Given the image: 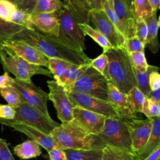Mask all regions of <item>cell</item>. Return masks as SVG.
<instances>
[{
	"label": "cell",
	"instance_id": "cell-1",
	"mask_svg": "<svg viewBox=\"0 0 160 160\" xmlns=\"http://www.w3.org/2000/svg\"><path fill=\"white\" fill-rule=\"evenodd\" d=\"M9 39L26 42L39 50L48 58H59L78 66L89 64L91 60L84 52L75 51L62 43L57 37L37 29L23 27Z\"/></svg>",
	"mask_w": 160,
	"mask_h": 160
},
{
	"label": "cell",
	"instance_id": "cell-2",
	"mask_svg": "<svg viewBox=\"0 0 160 160\" xmlns=\"http://www.w3.org/2000/svg\"><path fill=\"white\" fill-rule=\"evenodd\" d=\"M103 52L108 58L104 76L108 82L126 94L137 86L134 67L128 52L122 48H108L103 50Z\"/></svg>",
	"mask_w": 160,
	"mask_h": 160
},
{
	"label": "cell",
	"instance_id": "cell-3",
	"mask_svg": "<svg viewBox=\"0 0 160 160\" xmlns=\"http://www.w3.org/2000/svg\"><path fill=\"white\" fill-rule=\"evenodd\" d=\"M49 135L62 149H102L106 146L98 135L88 133L74 120L62 122Z\"/></svg>",
	"mask_w": 160,
	"mask_h": 160
},
{
	"label": "cell",
	"instance_id": "cell-4",
	"mask_svg": "<svg viewBox=\"0 0 160 160\" xmlns=\"http://www.w3.org/2000/svg\"><path fill=\"white\" fill-rule=\"evenodd\" d=\"M57 13L59 21V32L57 38L70 48L84 52L86 34L79 26L80 22H85L83 19L66 2Z\"/></svg>",
	"mask_w": 160,
	"mask_h": 160
},
{
	"label": "cell",
	"instance_id": "cell-5",
	"mask_svg": "<svg viewBox=\"0 0 160 160\" xmlns=\"http://www.w3.org/2000/svg\"><path fill=\"white\" fill-rule=\"evenodd\" d=\"M0 61L5 72L12 73L16 79L22 81L30 82L31 78L36 74L52 77L48 69L30 63L5 48L0 51Z\"/></svg>",
	"mask_w": 160,
	"mask_h": 160
},
{
	"label": "cell",
	"instance_id": "cell-6",
	"mask_svg": "<svg viewBox=\"0 0 160 160\" xmlns=\"http://www.w3.org/2000/svg\"><path fill=\"white\" fill-rule=\"evenodd\" d=\"M15 110L16 114L13 119H0V123L6 126L14 122L23 123L35 128L48 135L60 124L52 118H47L39 110L24 102H22L17 108H15Z\"/></svg>",
	"mask_w": 160,
	"mask_h": 160
},
{
	"label": "cell",
	"instance_id": "cell-7",
	"mask_svg": "<svg viewBox=\"0 0 160 160\" xmlns=\"http://www.w3.org/2000/svg\"><path fill=\"white\" fill-rule=\"evenodd\" d=\"M108 81L105 76L89 65L68 92H78L107 101Z\"/></svg>",
	"mask_w": 160,
	"mask_h": 160
},
{
	"label": "cell",
	"instance_id": "cell-8",
	"mask_svg": "<svg viewBox=\"0 0 160 160\" xmlns=\"http://www.w3.org/2000/svg\"><path fill=\"white\" fill-rule=\"evenodd\" d=\"M98 136L106 146L134 153L132 149L129 132L123 118H106L104 128Z\"/></svg>",
	"mask_w": 160,
	"mask_h": 160
},
{
	"label": "cell",
	"instance_id": "cell-9",
	"mask_svg": "<svg viewBox=\"0 0 160 160\" xmlns=\"http://www.w3.org/2000/svg\"><path fill=\"white\" fill-rule=\"evenodd\" d=\"M12 87L18 91L22 102L35 108L47 118H51L47 107V102L49 100L47 92L35 86L32 81L25 82L14 78Z\"/></svg>",
	"mask_w": 160,
	"mask_h": 160
},
{
	"label": "cell",
	"instance_id": "cell-10",
	"mask_svg": "<svg viewBox=\"0 0 160 160\" xmlns=\"http://www.w3.org/2000/svg\"><path fill=\"white\" fill-rule=\"evenodd\" d=\"M49 88V100L51 101L56 110L58 119L61 122L73 120V104L71 102L67 91L54 80L47 81Z\"/></svg>",
	"mask_w": 160,
	"mask_h": 160
},
{
	"label": "cell",
	"instance_id": "cell-11",
	"mask_svg": "<svg viewBox=\"0 0 160 160\" xmlns=\"http://www.w3.org/2000/svg\"><path fill=\"white\" fill-rule=\"evenodd\" d=\"M68 97L74 106L101 114L106 118H122L108 102L78 92H68Z\"/></svg>",
	"mask_w": 160,
	"mask_h": 160
},
{
	"label": "cell",
	"instance_id": "cell-12",
	"mask_svg": "<svg viewBox=\"0 0 160 160\" xmlns=\"http://www.w3.org/2000/svg\"><path fill=\"white\" fill-rule=\"evenodd\" d=\"M89 20L109 41L113 48H123L124 37L109 20L103 10L91 9L89 11Z\"/></svg>",
	"mask_w": 160,
	"mask_h": 160
},
{
	"label": "cell",
	"instance_id": "cell-13",
	"mask_svg": "<svg viewBox=\"0 0 160 160\" xmlns=\"http://www.w3.org/2000/svg\"><path fill=\"white\" fill-rule=\"evenodd\" d=\"M124 121L129 132L132 149L135 154L144 145L150 136L152 126V119H124Z\"/></svg>",
	"mask_w": 160,
	"mask_h": 160
},
{
	"label": "cell",
	"instance_id": "cell-14",
	"mask_svg": "<svg viewBox=\"0 0 160 160\" xmlns=\"http://www.w3.org/2000/svg\"><path fill=\"white\" fill-rule=\"evenodd\" d=\"M2 45L7 51L18 55L30 63L48 68V58L28 44L9 39L3 42Z\"/></svg>",
	"mask_w": 160,
	"mask_h": 160
},
{
	"label": "cell",
	"instance_id": "cell-15",
	"mask_svg": "<svg viewBox=\"0 0 160 160\" xmlns=\"http://www.w3.org/2000/svg\"><path fill=\"white\" fill-rule=\"evenodd\" d=\"M73 120L89 134L98 135L104 126L106 117L80 107L74 106Z\"/></svg>",
	"mask_w": 160,
	"mask_h": 160
},
{
	"label": "cell",
	"instance_id": "cell-16",
	"mask_svg": "<svg viewBox=\"0 0 160 160\" xmlns=\"http://www.w3.org/2000/svg\"><path fill=\"white\" fill-rule=\"evenodd\" d=\"M57 12L32 13L30 14V21L37 30L58 37L59 32V21Z\"/></svg>",
	"mask_w": 160,
	"mask_h": 160
},
{
	"label": "cell",
	"instance_id": "cell-17",
	"mask_svg": "<svg viewBox=\"0 0 160 160\" xmlns=\"http://www.w3.org/2000/svg\"><path fill=\"white\" fill-rule=\"evenodd\" d=\"M8 126L12 128L15 131L26 134L32 140L38 143L41 147L43 148L48 152L50 151L54 148L58 147L54 140L50 135L46 134L35 128L23 123L18 122L11 123Z\"/></svg>",
	"mask_w": 160,
	"mask_h": 160
},
{
	"label": "cell",
	"instance_id": "cell-18",
	"mask_svg": "<svg viewBox=\"0 0 160 160\" xmlns=\"http://www.w3.org/2000/svg\"><path fill=\"white\" fill-rule=\"evenodd\" d=\"M107 101L123 119L138 118L131 111L126 95L121 92L116 86L108 82Z\"/></svg>",
	"mask_w": 160,
	"mask_h": 160
},
{
	"label": "cell",
	"instance_id": "cell-19",
	"mask_svg": "<svg viewBox=\"0 0 160 160\" xmlns=\"http://www.w3.org/2000/svg\"><path fill=\"white\" fill-rule=\"evenodd\" d=\"M114 8L123 28L125 38L134 36L135 19L133 12L128 9L122 0H113Z\"/></svg>",
	"mask_w": 160,
	"mask_h": 160
},
{
	"label": "cell",
	"instance_id": "cell-20",
	"mask_svg": "<svg viewBox=\"0 0 160 160\" xmlns=\"http://www.w3.org/2000/svg\"><path fill=\"white\" fill-rule=\"evenodd\" d=\"M152 129L144 145L135 152L136 160H142L148 156L158 146H160V117L151 118Z\"/></svg>",
	"mask_w": 160,
	"mask_h": 160
},
{
	"label": "cell",
	"instance_id": "cell-21",
	"mask_svg": "<svg viewBox=\"0 0 160 160\" xmlns=\"http://www.w3.org/2000/svg\"><path fill=\"white\" fill-rule=\"evenodd\" d=\"M88 66L89 64L81 66L71 64L64 70L60 76L54 79V80L58 84L64 88L67 91H69L72 84L82 75Z\"/></svg>",
	"mask_w": 160,
	"mask_h": 160
},
{
	"label": "cell",
	"instance_id": "cell-22",
	"mask_svg": "<svg viewBox=\"0 0 160 160\" xmlns=\"http://www.w3.org/2000/svg\"><path fill=\"white\" fill-rule=\"evenodd\" d=\"M148 28L147 37L144 42L145 47L149 48L152 53H156L159 48V44L158 40V31L159 25L158 24L156 12L144 19Z\"/></svg>",
	"mask_w": 160,
	"mask_h": 160
},
{
	"label": "cell",
	"instance_id": "cell-23",
	"mask_svg": "<svg viewBox=\"0 0 160 160\" xmlns=\"http://www.w3.org/2000/svg\"><path fill=\"white\" fill-rule=\"evenodd\" d=\"M13 151L14 154L21 159L35 158L42 153L41 146L32 139L26 140L16 145Z\"/></svg>",
	"mask_w": 160,
	"mask_h": 160
},
{
	"label": "cell",
	"instance_id": "cell-24",
	"mask_svg": "<svg viewBox=\"0 0 160 160\" xmlns=\"http://www.w3.org/2000/svg\"><path fill=\"white\" fill-rule=\"evenodd\" d=\"M67 160H101L102 149H63Z\"/></svg>",
	"mask_w": 160,
	"mask_h": 160
},
{
	"label": "cell",
	"instance_id": "cell-25",
	"mask_svg": "<svg viewBox=\"0 0 160 160\" xmlns=\"http://www.w3.org/2000/svg\"><path fill=\"white\" fill-rule=\"evenodd\" d=\"M126 95L131 112L138 117L137 114L142 113L146 96L137 87L132 88Z\"/></svg>",
	"mask_w": 160,
	"mask_h": 160
},
{
	"label": "cell",
	"instance_id": "cell-26",
	"mask_svg": "<svg viewBox=\"0 0 160 160\" xmlns=\"http://www.w3.org/2000/svg\"><path fill=\"white\" fill-rule=\"evenodd\" d=\"M79 26L86 35L91 37L95 42L102 48L103 50L113 48L108 39L100 31L90 26L88 23L80 22L79 24Z\"/></svg>",
	"mask_w": 160,
	"mask_h": 160
},
{
	"label": "cell",
	"instance_id": "cell-27",
	"mask_svg": "<svg viewBox=\"0 0 160 160\" xmlns=\"http://www.w3.org/2000/svg\"><path fill=\"white\" fill-rule=\"evenodd\" d=\"M134 69L137 82L136 87L146 97L151 91L149 85V75L151 72L155 70H159V68L158 66L149 65L148 69L144 71H139L134 68Z\"/></svg>",
	"mask_w": 160,
	"mask_h": 160
},
{
	"label": "cell",
	"instance_id": "cell-28",
	"mask_svg": "<svg viewBox=\"0 0 160 160\" xmlns=\"http://www.w3.org/2000/svg\"><path fill=\"white\" fill-rule=\"evenodd\" d=\"M101 160H136V156L134 153L106 145L102 149Z\"/></svg>",
	"mask_w": 160,
	"mask_h": 160
},
{
	"label": "cell",
	"instance_id": "cell-29",
	"mask_svg": "<svg viewBox=\"0 0 160 160\" xmlns=\"http://www.w3.org/2000/svg\"><path fill=\"white\" fill-rule=\"evenodd\" d=\"M64 6L65 2L61 0H37L35 7L31 14L58 12Z\"/></svg>",
	"mask_w": 160,
	"mask_h": 160
},
{
	"label": "cell",
	"instance_id": "cell-30",
	"mask_svg": "<svg viewBox=\"0 0 160 160\" xmlns=\"http://www.w3.org/2000/svg\"><path fill=\"white\" fill-rule=\"evenodd\" d=\"M152 11L148 0H134V16L135 21L145 19L151 16Z\"/></svg>",
	"mask_w": 160,
	"mask_h": 160
},
{
	"label": "cell",
	"instance_id": "cell-31",
	"mask_svg": "<svg viewBox=\"0 0 160 160\" xmlns=\"http://www.w3.org/2000/svg\"><path fill=\"white\" fill-rule=\"evenodd\" d=\"M71 64H73L62 59L49 58H48V68L52 74L54 79H55L60 76L64 70Z\"/></svg>",
	"mask_w": 160,
	"mask_h": 160
},
{
	"label": "cell",
	"instance_id": "cell-32",
	"mask_svg": "<svg viewBox=\"0 0 160 160\" xmlns=\"http://www.w3.org/2000/svg\"><path fill=\"white\" fill-rule=\"evenodd\" d=\"M23 27L11 22H6L0 19V42L9 40L14 34Z\"/></svg>",
	"mask_w": 160,
	"mask_h": 160
},
{
	"label": "cell",
	"instance_id": "cell-33",
	"mask_svg": "<svg viewBox=\"0 0 160 160\" xmlns=\"http://www.w3.org/2000/svg\"><path fill=\"white\" fill-rule=\"evenodd\" d=\"M1 96L6 101L8 104L17 108L22 102L18 91L13 87L0 89Z\"/></svg>",
	"mask_w": 160,
	"mask_h": 160
},
{
	"label": "cell",
	"instance_id": "cell-34",
	"mask_svg": "<svg viewBox=\"0 0 160 160\" xmlns=\"http://www.w3.org/2000/svg\"><path fill=\"white\" fill-rule=\"evenodd\" d=\"M65 2L69 4L86 23L89 24V11L91 9V7L87 0H66Z\"/></svg>",
	"mask_w": 160,
	"mask_h": 160
},
{
	"label": "cell",
	"instance_id": "cell-35",
	"mask_svg": "<svg viewBox=\"0 0 160 160\" xmlns=\"http://www.w3.org/2000/svg\"><path fill=\"white\" fill-rule=\"evenodd\" d=\"M30 14L17 8L11 14V22L27 29H36L30 21Z\"/></svg>",
	"mask_w": 160,
	"mask_h": 160
},
{
	"label": "cell",
	"instance_id": "cell-36",
	"mask_svg": "<svg viewBox=\"0 0 160 160\" xmlns=\"http://www.w3.org/2000/svg\"><path fill=\"white\" fill-rule=\"evenodd\" d=\"M131 63L134 69L139 71L146 70L149 66L144 52L136 51L128 53Z\"/></svg>",
	"mask_w": 160,
	"mask_h": 160
},
{
	"label": "cell",
	"instance_id": "cell-37",
	"mask_svg": "<svg viewBox=\"0 0 160 160\" xmlns=\"http://www.w3.org/2000/svg\"><path fill=\"white\" fill-rule=\"evenodd\" d=\"M123 48L128 52L141 51L144 52V44L136 36L125 38Z\"/></svg>",
	"mask_w": 160,
	"mask_h": 160
},
{
	"label": "cell",
	"instance_id": "cell-38",
	"mask_svg": "<svg viewBox=\"0 0 160 160\" xmlns=\"http://www.w3.org/2000/svg\"><path fill=\"white\" fill-rule=\"evenodd\" d=\"M142 113H143L147 118L160 116L159 104L149 98H146L142 109Z\"/></svg>",
	"mask_w": 160,
	"mask_h": 160
},
{
	"label": "cell",
	"instance_id": "cell-39",
	"mask_svg": "<svg viewBox=\"0 0 160 160\" xmlns=\"http://www.w3.org/2000/svg\"><path fill=\"white\" fill-rule=\"evenodd\" d=\"M17 9L16 6L9 0H0V19L6 22H11L13 11Z\"/></svg>",
	"mask_w": 160,
	"mask_h": 160
},
{
	"label": "cell",
	"instance_id": "cell-40",
	"mask_svg": "<svg viewBox=\"0 0 160 160\" xmlns=\"http://www.w3.org/2000/svg\"><path fill=\"white\" fill-rule=\"evenodd\" d=\"M89 65L104 75V71L108 65V58L102 52V53L97 58L94 59H91Z\"/></svg>",
	"mask_w": 160,
	"mask_h": 160
},
{
	"label": "cell",
	"instance_id": "cell-41",
	"mask_svg": "<svg viewBox=\"0 0 160 160\" xmlns=\"http://www.w3.org/2000/svg\"><path fill=\"white\" fill-rule=\"evenodd\" d=\"M148 34L147 25L144 19H139L135 21V34L144 44L145 42Z\"/></svg>",
	"mask_w": 160,
	"mask_h": 160
},
{
	"label": "cell",
	"instance_id": "cell-42",
	"mask_svg": "<svg viewBox=\"0 0 160 160\" xmlns=\"http://www.w3.org/2000/svg\"><path fill=\"white\" fill-rule=\"evenodd\" d=\"M36 2L37 0H16L15 5L18 9L31 14L35 7Z\"/></svg>",
	"mask_w": 160,
	"mask_h": 160
},
{
	"label": "cell",
	"instance_id": "cell-43",
	"mask_svg": "<svg viewBox=\"0 0 160 160\" xmlns=\"http://www.w3.org/2000/svg\"><path fill=\"white\" fill-rule=\"evenodd\" d=\"M16 110L9 104H0V119L12 120L14 118Z\"/></svg>",
	"mask_w": 160,
	"mask_h": 160
},
{
	"label": "cell",
	"instance_id": "cell-44",
	"mask_svg": "<svg viewBox=\"0 0 160 160\" xmlns=\"http://www.w3.org/2000/svg\"><path fill=\"white\" fill-rule=\"evenodd\" d=\"M0 160H15L5 139L0 138Z\"/></svg>",
	"mask_w": 160,
	"mask_h": 160
},
{
	"label": "cell",
	"instance_id": "cell-45",
	"mask_svg": "<svg viewBox=\"0 0 160 160\" xmlns=\"http://www.w3.org/2000/svg\"><path fill=\"white\" fill-rule=\"evenodd\" d=\"M149 85L151 91L160 89V74L159 70H155L149 75Z\"/></svg>",
	"mask_w": 160,
	"mask_h": 160
},
{
	"label": "cell",
	"instance_id": "cell-46",
	"mask_svg": "<svg viewBox=\"0 0 160 160\" xmlns=\"http://www.w3.org/2000/svg\"><path fill=\"white\" fill-rule=\"evenodd\" d=\"M48 152L49 160H67L64 150L58 147L54 148Z\"/></svg>",
	"mask_w": 160,
	"mask_h": 160
},
{
	"label": "cell",
	"instance_id": "cell-47",
	"mask_svg": "<svg viewBox=\"0 0 160 160\" xmlns=\"http://www.w3.org/2000/svg\"><path fill=\"white\" fill-rule=\"evenodd\" d=\"M14 81V78L11 77L8 72L0 76V89L8 87H12Z\"/></svg>",
	"mask_w": 160,
	"mask_h": 160
},
{
	"label": "cell",
	"instance_id": "cell-48",
	"mask_svg": "<svg viewBox=\"0 0 160 160\" xmlns=\"http://www.w3.org/2000/svg\"><path fill=\"white\" fill-rule=\"evenodd\" d=\"M91 9L103 10L106 0H87Z\"/></svg>",
	"mask_w": 160,
	"mask_h": 160
},
{
	"label": "cell",
	"instance_id": "cell-49",
	"mask_svg": "<svg viewBox=\"0 0 160 160\" xmlns=\"http://www.w3.org/2000/svg\"><path fill=\"white\" fill-rule=\"evenodd\" d=\"M146 98L151 99L154 102L159 104L160 103V89H158L154 91H150Z\"/></svg>",
	"mask_w": 160,
	"mask_h": 160
},
{
	"label": "cell",
	"instance_id": "cell-50",
	"mask_svg": "<svg viewBox=\"0 0 160 160\" xmlns=\"http://www.w3.org/2000/svg\"><path fill=\"white\" fill-rule=\"evenodd\" d=\"M160 146H158L148 156L142 160H160Z\"/></svg>",
	"mask_w": 160,
	"mask_h": 160
},
{
	"label": "cell",
	"instance_id": "cell-51",
	"mask_svg": "<svg viewBox=\"0 0 160 160\" xmlns=\"http://www.w3.org/2000/svg\"><path fill=\"white\" fill-rule=\"evenodd\" d=\"M148 2L151 5L152 11L157 12V11L159 9L160 0H148Z\"/></svg>",
	"mask_w": 160,
	"mask_h": 160
},
{
	"label": "cell",
	"instance_id": "cell-52",
	"mask_svg": "<svg viewBox=\"0 0 160 160\" xmlns=\"http://www.w3.org/2000/svg\"><path fill=\"white\" fill-rule=\"evenodd\" d=\"M126 4L127 8L134 14V0H122Z\"/></svg>",
	"mask_w": 160,
	"mask_h": 160
},
{
	"label": "cell",
	"instance_id": "cell-53",
	"mask_svg": "<svg viewBox=\"0 0 160 160\" xmlns=\"http://www.w3.org/2000/svg\"><path fill=\"white\" fill-rule=\"evenodd\" d=\"M4 48V47L3 46L2 44H1V43L0 42V51H1V50H2V49H3Z\"/></svg>",
	"mask_w": 160,
	"mask_h": 160
},
{
	"label": "cell",
	"instance_id": "cell-54",
	"mask_svg": "<svg viewBox=\"0 0 160 160\" xmlns=\"http://www.w3.org/2000/svg\"><path fill=\"white\" fill-rule=\"evenodd\" d=\"M9 1H10L12 2H13L14 4H15V2H16V0H9Z\"/></svg>",
	"mask_w": 160,
	"mask_h": 160
}]
</instances>
